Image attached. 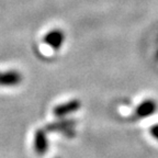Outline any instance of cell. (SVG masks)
<instances>
[{"label":"cell","instance_id":"obj_3","mask_svg":"<svg viewBox=\"0 0 158 158\" xmlns=\"http://www.w3.org/2000/svg\"><path fill=\"white\" fill-rule=\"evenodd\" d=\"M21 81V76L17 72H0V86H15Z\"/></svg>","mask_w":158,"mask_h":158},{"label":"cell","instance_id":"obj_2","mask_svg":"<svg viewBox=\"0 0 158 158\" xmlns=\"http://www.w3.org/2000/svg\"><path fill=\"white\" fill-rule=\"evenodd\" d=\"M44 42L53 48H59L64 42V33L58 31V30H52L45 35Z\"/></svg>","mask_w":158,"mask_h":158},{"label":"cell","instance_id":"obj_4","mask_svg":"<svg viewBox=\"0 0 158 158\" xmlns=\"http://www.w3.org/2000/svg\"><path fill=\"white\" fill-rule=\"evenodd\" d=\"M156 110V104L152 100L143 102L142 104H139V106L136 110V114L139 118H147V116L152 115Z\"/></svg>","mask_w":158,"mask_h":158},{"label":"cell","instance_id":"obj_6","mask_svg":"<svg viewBox=\"0 0 158 158\" xmlns=\"http://www.w3.org/2000/svg\"><path fill=\"white\" fill-rule=\"evenodd\" d=\"M151 134L152 136H153L155 139H157L158 141V124H156V125L152 126L151 128Z\"/></svg>","mask_w":158,"mask_h":158},{"label":"cell","instance_id":"obj_5","mask_svg":"<svg viewBox=\"0 0 158 158\" xmlns=\"http://www.w3.org/2000/svg\"><path fill=\"white\" fill-rule=\"evenodd\" d=\"M76 109H77V104L68 103V104H65V106H58V108L55 109V114H56L57 116H62V115H65V114L69 113V112L75 111Z\"/></svg>","mask_w":158,"mask_h":158},{"label":"cell","instance_id":"obj_1","mask_svg":"<svg viewBox=\"0 0 158 158\" xmlns=\"http://www.w3.org/2000/svg\"><path fill=\"white\" fill-rule=\"evenodd\" d=\"M48 149V142H47L46 134L42 130L36 131L34 135V151L37 155H44Z\"/></svg>","mask_w":158,"mask_h":158}]
</instances>
